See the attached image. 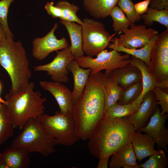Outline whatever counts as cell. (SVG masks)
<instances>
[{"instance_id":"6da1fadb","label":"cell","mask_w":168,"mask_h":168,"mask_svg":"<svg viewBox=\"0 0 168 168\" xmlns=\"http://www.w3.org/2000/svg\"><path fill=\"white\" fill-rule=\"evenodd\" d=\"M108 76L101 72L90 74L83 92L74 105L73 114L77 133L88 140L104 117L105 86Z\"/></svg>"},{"instance_id":"7a4b0ae2","label":"cell","mask_w":168,"mask_h":168,"mask_svg":"<svg viewBox=\"0 0 168 168\" xmlns=\"http://www.w3.org/2000/svg\"><path fill=\"white\" fill-rule=\"evenodd\" d=\"M134 131L127 117H104L88 139L89 151L93 156L98 158L110 157L130 142V137Z\"/></svg>"},{"instance_id":"3957f363","label":"cell","mask_w":168,"mask_h":168,"mask_svg":"<svg viewBox=\"0 0 168 168\" xmlns=\"http://www.w3.org/2000/svg\"><path fill=\"white\" fill-rule=\"evenodd\" d=\"M0 65L11 80L9 93L16 94L28 87L32 73L26 52L19 41L7 37L0 43Z\"/></svg>"},{"instance_id":"277c9868","label":"cell","mask_w":168,"mask_h":168,"mask_svg":"<svg viewBox=\"0 0 168 168\" xmlns=\"http://www.w3.org/2000/svg\"><path fill=\"white\" fill-rule=\"evenodd\" d=\"M34 83L30 82L24 91L15 95L9 93L5 96V105L14 128L22 129L29 119L44 114L47 99L42 97L40 91H34Z\"/></svg>"},{"instance_id":"5b68a950","label":"cell","mask_w":168,"mask_h":168,"mask_svg":"<svg viewBox=\"0 0 168 168\" xmlns=\"http://www.w3.org/2000/svg\"><path fill=\"white\" fill-rule=\"evenodd\" d=\"M22 129L13 139L12 147L22 148L30 153L36 152L45 157L56 151L54 139L48 133L38 118L29 119Z\"/></svg>"},{"instance_id":"8992f818","label":"cell","mask_w":168,"mask_h":168,"mask_svg":"<svg viewBox=\"0 0 168 168\" xmlns=\"http://www.w3.org/2000/svg\"><path fill=\"white\" fill-rule=\"evenodd\" d=\"M38 118L56 145L69 146L79 140L73 113L62 114L56 111L53 115L43 114Z\"/></svg>"},{"instance_id":"52a82bcc","label":"cell","mask_w":168,"mask_h":168,"mask_svg":"<svg viewBox=\"0 0 168 168\" xmlns=\"http://www.w3.org/2000/svg\"><path fill=\"white\" fill-rule=\"evenodd\" d=\"M81 25L82 47L88 56H97L111 44L112 36L100 21L86 17Z\"/></svg>"},{"instance_id":"ba28073f","label":"cell","mask_w":168,"mask_h":168,"mask_svg":"<svg viewBox=\"0 0 168 168\" xmlns=\"http://www.w3.org/2000/svg\"><path fill=\"white\" fill-rule=\"evenodd\" d=\"M149 72L161 89L168 87V29L160 35L152 49Z\"/></svg>"},{"instance_id":"9c48e42d","label":"cell","mask_w":168,"mask_h":168,"mask_svg":"<svg viewBox=\"0 0 168 168\" xmlns=\"http://www.w3.org/2000/svg\"><path fill=\"white\" fill-rule=\"evenodd\" d=\"M78 65L82 68H89L90 74H93L105 70V73L108 76L113 70L130 64V55H122L115 50L108 52L104 49L96 58L92 56H83L76 59Z\"/></svg>"},{"instance_id":"30bf717a","label":"cell","mask_w":168,"mask_h":168,"mask_svg":"<svg viewBox=\"0 0 168 168\" xmlns=\"http://www.w3.org/2000/svg\"><path fill=\"white\" fill-rule=\"evenodd\" d=\"M130 26V29L122 30L124 34L119 38L111 39L110 41L128 49H136L145 46L152 38L158 34L157 31L150 28H147L144 25L131 24Z\"/></svg>"},{"instance_id":"8fae6325","label":"cell","mask_w":168,"mask_h":168,"mask_svg":"<svg viewBox=\"0 0 168 168\" xmlns=\"http://www.w3.org/2000/svg\"><path fill=\"white\" fill-rule=\"evenodd\" d=\"M57 55L50 63L34 67L35 71H44L50 76L52 81L55 82L66 83L69 80V72L67 69L68 63L76 59L71 51V46L60 51H56Z\"/></svg>"},{"instance_id":"7c38bea8","label":"cell","mask_w":168,"mask_h":168,"mask_svg":"<svg viewBox=\"0 0 168 168\" xmlns=\"http://www.w3.org/2000/svg\"><path fill=\"white\" fill-rule=\"evenodd\" d=\"M58 27V24L56 23L50 31L44 36L34 40L32 54L33 57L37 60H42L51 53L63 49L69 46L65 38L58 39L55 35V31Z\"/></svg>"},{"instance_id":"4fadbf2b","label":"cell","mask_w":168,"mask_h":168,"mask_svg":"<svg viewBox=\"0 0 168 168\" xmlns=\"http://www.w3.org/2000/svg\"><path fill=\"white\" fill-rule=\"evenodd\" d=\"M159 107L151 117L147 125L137 131L145 132L150 135L156 144L158 150L162 149L168 152V129L165 126L168 118V112L163 115L160 113Z\"/></svg>"},{"instance_id":"5bb4252c","label":"cell","mask_w":168,"mask_h":168,"mask_svg":"<svg viewBox=\"0 0 168 168\" xmlns=\"http://www.w3.org/2000/svg\"><path fill=\"white\" fill-rule=\"evenodd\" d=\"M154 92L150 91L143 96L138 111L127 117L135 131L145 127L159 107Z\"/></svg>"},{"instance_id":"9a60e30c","label":"cell","mask_w":168,"mask_h":168,"mask_svg":"<svg viewBox=\"0 0 168 168\" xmlns=\"http://www.w3.org/2000/svg\"><path fill=\"white\" fill-rule=\"evenodd\" d=\"M40 85L45 91L50 92L57 102L62 114L73 113L74 106L72 92L62 83L40 81Z\"/></svg>"},{"instance_id":"2e32d148","label":"cell","mask_w":168,"mask_h":168,"mask_svg":"<svg viewBox=\"0 0 168 168\" xmlns=\"http://www.w3.org/2000/svg\"><path fill=\"white\" fill-rule=\"evenodd\" d=\"M130 141L137 159L140 162L158 151L154 149L155 141L147 133L142 134L139 132L134 131L130 137Z\"/></svg>"},{"instance_id":"e0dca14e","label":"cell","mask_w":168,"mask_h":168,"mask_svg":"<svg viewBox=\"0 0 168 168\" xmlns=\"http://www.w3.org/2000/svg\"><path fill=\"white\" fill-rule=\"evenodd\" d=\"M109 163L110 168H140L131 142L127 144L111 156Z\"/></svg>"},{"instance_id":"ac0fdd59","label":"cell","mask_w":168,"mask_h":168,"mask_svg":"<svg viewBox=\"0 0 168 168\" xmlns=\"http://www.w3.org/2000/svg\"><path fill=\"white\" fill-rule=\"evenodd\" d=\"M67 69L71 72L74 79V87L72 94L74 105L82 94L87 83L91 70L84 69L80 66L76 59L71 61L68 64Z\"/></svg>"},{"instance_id":"d6986e66","label":"cell","mask_w":168,"mask_h":168,"mask_svg":"<svg viewBox=\"0 0 168 168\" xmlns=\"http://www.w3.org/2000/svg\"><path fill=\"white\" fill-rule=\"evenodd\" d=\"M30 153L19 147L5 149L0 156L7 168H27L30 164Z\"/></svg>"},{"instance_id":"ffe728a7","label":"cell","mask_w":168,"mask_h":168,"mask_svg":"<svg viewBox=\"0 0 168 168\" xmlns=\"http://www.w3.org/2000/svg\"><path fill=\"white\" fill-rule=\"evenodd\" d=\"M108 76L115 77L118 84L124 89L142 79L139 69L130 64L113 70Z\"/></svg>"},{"instance_id":"44dd1931","label":"cell","mask_w":168,"mask_h":168,"mask_svg":"<svg viewBox=\"0 0 168 168\" xmlns=\"http://www.w3.org/2000/svg\"><path fill=\"white\" fill-rule=\"evenodd\" d=\"M119 0H83L85 10L94 18L104 19L109 16Z\"/></svg>"},{"instance_id":"7402d4cb","label":"cell","mask_w":168,"mask_h":168,"mask_svg":"<svg viewBox=\"0 0 168 168\" xmlns=\"http://www.w3.org/2000/svg\"><path fill=\"white\" fill-rule=\"evenodd\" d=\"M130 64L138 68L142 74V91L141 95L133 102L140 107L144 95L148 91H152L155 87L160 88L158 84L149 72L148 67L140 59L132 56Z\"/></svg>"},{"instance_id":"603a6c76","label":"cell","mask_w":168,"mask_h":168,"mask_svg":"<svg viewBox=\"0 0 168 168\" xmlns=\"http://www.w3.org/2000/svg\"><path fill=\"white\" fill-rule=\"evenodd\" d=\"M60 22L67 30L71 40V51L76 59L84 56L81 26L75 22L61 20Z\"/></svg>"},{"instance_id":"cb8c5ba5","label":"cell","mask_w":168,"mask_h":168,"mask_svg":"<svg viewBox=\"0 0 168 168\" xmlns=\"http://www.w3.org/2000/svg\"><path fill=\"white\" fill-rule=\"evenodd\" d=\"M159 34L152 38L149 43L139 49H130L120 45L110 44L108 48L118 52H123L138 58L144 62L148 67L150 62L151 53L152 49L158 37Z\"/></svg>"},{"instance_id":"d4e9b609","label":"cell","mask_w":168,"mask_h":168,"mask_svg":"<svg viewBox=\"0 0 168 168\" xmlns=\"http://www.w3.org/2000/svg\"><path fill=\"white\" fill-rule=\"evenodd\" d=\"M123 89L118 84L115 77H108L105 86V113L118 101Z\"/></svg>"},{"instance_id":"484cf974","label":"cell","mask_w":168,"mask_h":168,"mask_svg":"<svg viewBox=\"0 0 168 168\" xmlns=\"http://www.w3.org/2000/svg\"><path fill=\"white\" fill-rule=\"evenodd\" d=\"M14 128L5 104L0 103V145L13 136Z\"/></svg>"},{"instance_id":"4316f807","label":"cell","mask_w":168,"mask_h":168,"mask_svg":"<svg viewBox=\"0 0 168 168\" xmlns=\"http://www.w3.org/2000/svg\"><path fill=\"white\" fill-rule=\"evenodd\" d=\"M139 107L133 102L124 105H120L116 103L106 111L104 117L110 118L127 117L136 113Z\"/></svg>"},{"instance_id":"83f0119b","label":"cell","mask_w":168,"mask_h":168,"mask_svg":"<svg viewBox=\"0 0 168 168\" xmlns=\"http://www.w3.org/2000/svg\"><path fill=\"white\" fill-rule=\"evenodd\" d=\"M146 25L150 26L154 21L165 26L168 29V10H159L148 8L145 13L141 15Z\"/></svg>"},{"instance_id":"f1b7e54d","label":"cell","mask_w":168,"mask_h":168,"mask_svg":"<svg viewBox=\"0 0 168 168\" xmlns=\"http://www.w3.org/2000/svg\"><path fill=\"white\" fill-rule=\"evenodd\" d=\"M55 6L60 8L62 11V17L61 20L75 22L81 25L83 22L77 15L79 8L73 3L71 4L65 1H60L57 2Z\"/></svg>"},{"instance_id":"f546056e","label":"cell","mask_w":168,"mask_h":168,"mask_svg":"<svg viewBox=\"0 0 168 168\" xmlns=\"http://www.w3.org/2000/svg\"><path fill=\"white\" fill-rule=\"evenodd\" d=\"M142 79L123 90L117 102L120 105L131 103L137 99L142 91Z\"/></svg>"},{"instance_id":"4dcf8cb0","label":"cell","mask_w":168,"mask_h":168,"mask_svg":"<svg viewBox=\"0 0 168 168\" xmlns=\"http://www.w3.org/2000/svg\"><path fill=\"white\" fill-rule=\"evenodd\" d=\"M109 16L112 18V27L116 32L128 29L132 24L120 8L117 6L112 10Z\"/></svg>"},{"instance_id":"1f68e13d","label":"cell","mask_w":168,"mask_h":168,"mask_svg":"<svg viewBox=\"0 0 168 168\" xmlns=\"http://www.w3.org/2000/svg\"><path fill=\"white\" fill-rule=\"evenodd\" d=\"M145 163L141 164V168H166L168 164V159L164 150L160 149L150 156Z\"/></svg>"},{"instance_id":"d6a6232c","label":"cell","mask_w":168,"mask_h":168,"mask_svg":"<svg viewBox=\"0 0 168 168\" xmlns=\"http://www.w3.org/2000/svg\"><path fill=\"white\" fill-rule=\"evenodd\" d=\"M118 4L132 24H134L141 19V15L136 11L132 0H119Z\"/></svg>"},{"instance_id":"836d02e7","label":"cell","mask_w":168,"mask_h":168,"mask_svg":"<svg viewBox=\"0 0 168 168\" xmlns=\"http://www.w3.org/2000/svg\"><path fill=\"white\" fill-rule=\"evenodd\" d=\"M14 0H2L0 1V24L3 28L7 38L13 39L12 33L10 30L7 21L8 8Z\"/></svg>"},{"instance_id":"e575fe53","label":"cell","mask_w":168,"mask_h":168,"mask_svg":"<svg viewBox=\"0 0 168 168\" xmlns=\"http://www.w3.org/2000/svg\"><path fill=\"white\" fill-rule=\"evenodd\" d=\"M158 105H161V115H163L168 112V94L162 89L156 87L152 90Z\"/></svg>"},{"instance_id":"d590c367","label":"cell","mask_w":168,"mask_h":168,"mask_svg":"<svg viewBox=\"0 0 168 168\" xmlns=\"http://www.w3.org/2000/svg\"><path fill=\"white\" fill-rule=\"evenodd\" d=\"M54 4L53 2H47L44 7L45 9L53 18H59L61 19L62 17L61 10L59 7L54 6Z\"/></svg>"},{"instance_id":"8d00e7d4","label":"cell","mask_w":168,"mask_h":168,"mask_svg":"<svg viewBox=\"0 0 168 168\" xmlns=\"http://www.w3.org/2000/svg\"><path fill=\"white\" fill-rule=\"evenodd\" d=\"M150 8L159 10H168V0H150Z\"/></svg>"},{"instance_id":"74e56055","label":"cell","mask_w":168,"mask_h":168,"mask_svg":"<svg viewBox=\"0 0 168 168\" xmlns=\"http://www.w3.org/2000/svg\"><path fill=\"white\" fill-rule=\"evenodd\" d=\"M150 0H146L134 5L137 12L141 15L145 13L150 4Z\"/></svg>"},{"instance_id":"f35d334b","label":"cell","mask_w":168,"mask_h":168,"mask_svg":"<svg viewBox=\"0 0 168 168\" xmlns=\"http://www.w3.org/2000/svg\"><path fill=\"white\" fill-rule=\"evenodd\" d=\"M110 157L105 156L99 158V160L97 168H107Z\"/></svg>"},{"instance_id":"ab89813d","label":"cell","mask_w":168,"mask_h":168,"mask_svg":"<svg viewBox=\"0 0 168 168\" xmlns=\"http://www.w3.org/2000/svg\"><path fill=\"white\" fill-rule=\"evenodd\" d=\"M7 37L5 31L2 26L0 24V43L2 42Z\"/></svg>"},{"instance_id":"60d3db41","label":"cell","mask_w":168,"mask_h":168,"mask_svg":"<svg viewBox=\"0 0 168 168\" xmlns=\"http://www.w3.org/2000/svg\"><path fill=\"white\" fill-rule=\"evenodd\" d=\"M2 84L0 82V103H2L3 104H5L6 103V102L5 100H3L0 96V93L1 92V91L2 90Z\"/></svg>"},{"instance_id":"b9f144b4","label":"cell","mask_w":168,"mask_h":168,"mask_svg":"<svg viewBox=\"0 0 168 168\" xmlns=\"http://www.w3.org/2000/svg\"><path fill=\"white\" fill-rule=\"evenodd\" d=\"M2 153L0 152V156H1V155H2Z\"/></svg>"}]
</instances>
